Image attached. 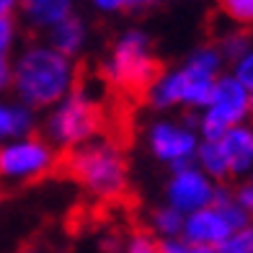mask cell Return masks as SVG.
<instances>
[{"label":"cell","mask_w":253,"mask_h":253,"mask_svg":"<svg viewBox=\"0 0 253 253\" xmlns=\"http://www.w3.org/2000/svg\"><path fill=\"white\" fill-rule=\"evenodd\" d=\"M44 42L60 54L70 57V60H78V54L83 52L85 44H88V24L75 13L70 18H65L62 24H57L54 29H49L44 34Z\"/></svg>","instance_id":"5bb4252c"},{"label":"cell","mask_w":253,"mask_h":253,"mask_svg":"<svg viewBox=\"0 0 253 253\" xmlns=\"http://www.w3.org/2000/svg\"><path fill=\"white\" fill-rule=\"evenodd\" d=\"M147 103L155 111H170V109H183V98H186V73L183 67H170V70H163L155 83L147 88L145 93Z\"/></svg>","instance_id":"7c38bea8"},{"label":"cell","mask_w":253,"mask_h":253,"mask_svg":"<svg viewBox=\"0 0 253 253\" xmlns=\"http://www.w3.org/2000/svg\"><path fill=\"white\" fill-rule=\"evenodd\" d=\"M124 243H126V238H122V235H106L101 240V251L103 253H124Z\"/></svg>","instance_id":"83f0119b"},{"label":"cell","mask_w":253,"mask_h":253,"mask_svg":"<svg viewBox=\"0 0 253 253\" xmlns=\"http://www.w3.org/2000/svg\"><path fill=\"white\" fill-rule=\"evenodd\" d=\"M145 142L150 155L163 163L168 170H176L194 163V155H197L199 147V134L186 126L181 119H155L150 122L145 132Z\"/></svg>","instance_id":"52a82bcc"},{"label":"cell","mask_w":253,"mask_h":253,"mask_svg":"<svg viewBox=\"0 0 253 253\" xmlns=\"http://www.w3.org/2000/svg\"><path fill=\"white\" fill-rule=\"evenodd\" d=\"M18 253H44L42 248H34V246H26V248H21Z\"/></svg>","instance_id":"4dcf8cb0"},{"label":"cell","mask_w":253,"mask_h":253,"mask_svg":"<svg viewBox=\"0 0 253 253\" xmlns=\"http://www.w3.org/2000/svg\"><path fill=\"white\" fill-rule=\"evenodd\" d=\"M16 44H18L16 16H0V54H13Z\"/></svg>","instance_id":"7402d4cb"},{"label":"cell","mask_w":253,"mask_h":253,"mask_svg":"<svg viewBox=\"0 0 253 253\" xmlns=\"http://www.w3.org/2000/svg\"><path fill=\"white\" fill-rule=\"evenodd\" d=\"M39 111L21 101L0 98V145L18 137H29L39 132Z\"/></svg>","instance_id":"4fadbf2b"},{"label":"cell","mask_w":253,"mask_h":253,"mask_svg":"<svg viewBox=\"0 0 253 253\" xmlns=\"http://www.w3.org/2000/svg\"><path fill=\"white\" fill-rule=\"evenodd\" d=\"M78 83V65L70 57L52 49L47 42H31L13 57V90L16 101L34 111H49Z\"/></svg>","instance_id":"6da1fadb"},{"label":"cell","mask_w":253,"mask_h":253,"mask_svg":"<svg viewBox=\"0 0 253 253\" xmlns=\"http://www.w3.org/2000/svg\"><path fill=\"white\" fill-rule=\"evenodd\" d=\"M183 220H186V214H181L170 204H160V207H155V210L150 212V227H147V230H150L158 240L181 238Z\"/></svg>","instance_id":"2e32d148"},{"label":"cell","mask_w":253,"mask_h":253,"mask_svg":"<svg viewBox=\"0 0 253 253\" xmlns=\"http://www.w3.org/2000/svg\"><path fill=\"white\" fill-rule=\"evenodd\" d=\"M21 0H0V16H16Z\"/></svg>","instance_id":"f546056e"},{"label":"cell","mask_w":253,"mask_h":253,"mask_svg":"<svg viewBox=\"0 0 253 253\" xmlns=\"http://www.w3.org/2000/svg\"><path fill=\"white\" fill-rule=\"evenodd\" d=\"M124 253H160L158 251V238L147 227H137L126 235Z\"/></svg>","instance_id":"44dd1931"},{"label":"cell","mask_w":253,"mask_h":253,"mask_svg":"<svg viewBox=\"0 0 253 253\" xmlns=\"http://www.w3.org/2000/svg\"><path fill=\"white\" fill-rule=\"evenodd\" d=\"M222 150L225 158L230 163V173L233 178L243 181L253 176V124H238V126H230V129L222 134Z\"/></svg>","instance_id":"30bf717a"},{"label":"cell","mask_w":253,"mask_h":253,"mask_svg":"<svg viewBox=\"0 0 253 253\" xmlns=\"http://www.w3.org/2000/svg\"><path fill=\"white\" fill-rule=\"evenodd\" d=\"M60 166V150L44 137L29 134L0 145V181L5 183H31Z\"/></svg>","instance_id":"5b68a950"},{"label":"cell","mask_w":253,"mask_h":253,"mask_svg":"<svg viewBox=\"0 0 253 253\" xmlns=\"http://www.w3.org/2000/svg\"><path fill=\"white\" fill-rule=\"evenodd\" d=\"M163 73L155 57L150 34L142 29H124L114 39L106 60L101 65V75L109 85L124 93H147L155 78Z\"/></svg>","instance_id":"3957f363"},{"label":"cell","mask_w":253,"mask_h":253,"mask_svg":"<svg viewBox=\"0 0 253 253\" xmlns=\"http://www.w3.org/2000/svg\"><path fill=\"white\" fill-rule=\"evenodd\" d=\"M230 75H233L240 85H246L248 90H253V47L243 54V57H238V60L230 65Z\"/></svg>","instance_id":"603a6c76"},{"label":"cell","mask_w":253,"mask_h":253,"mask_svg":"<svg viewBox=\"0 0 253 253\" xmlns=\"http://www.w3.org/2000/svg\"><path fill=\"white\" fill-rule=\"evenodd\" d=\"M194 166H197L204 176H210L214 183H230L233 173H230V163L225 158V150L220 140H202L194 155Z\"/></svg>","instance_id":"9a60e30c"},{"label":"cell","mask_w":253,"mask_h":253,"mask_svg":"<svg viewBox=\"0 0 253 253\" xmlns=\"http://www.w3.org/2000/svg\"><path fill=\"white\" fill-rule=\"evenodd\" d=\"M251 181H253V176H251Z\"/></svg>","instance_id":"d6a6232c"},{"label":"cell","mask_w":253,"mask_h":253,"mask_svg":"<svg viewBox=\"0 0 253 253\" xmlns=\"http://www.w3.org/2000/svg\"><path fill=\"white\" fill-rule=\"evenodd\" d=\"M158 251L160 253H220L217 248H207V246H191L183 238H166L158 240Z\"/></svg>","instance_id":"cb8c5ba5"},{"label":"cell","mask_w":253,"mask_h":253,"mask_svg":"<svg viewBox=\"0 0 253 253\" xmlns=\"http://www.w3.org/2000/svg\"><path fill=\"white\" fill-rule=\"evenodd\" d=\"M217 10L235 29L253 26V0H217Z\"/></svg>","instance_id":"d6986e66"},{"label":"cell","mask_w":253,"mask_h":253,"mask_svg":"<svg viewBox=\"0 0 253 253\" xmlns=\"http://www.w3.org/2000/svg\"><path fill=\"white\" fill-rule=\"evenodd\" d=\"M18 13L29 29L47 34L57 24H62L65 18L75 16L78 8L75 0H21Z\"/></svg>","instance_id":"8fae6325"},{"label":"cell","mask_w":253,"mask_h":253,"mask_svg":"<svg viewBox=\"0 0 253 253\" xmlns=\"http://www.w3.org/2000/svg\"><path fill=\"white\" fill-rule=\"evenodd\" d=\"M163 0H129V13H147V10L158 8Z\"/></svg>","instance_id":"f1b7e54d"},{"label":"cell","mask_w":253,"mask_h":253,"mask_svg":"<svg viewBox=\"0 0 253 253\" xmlns=\"http://www.w3.org/2000/svg\"><path fill=\"white\" fill-rule=\"evenodd\" d=\"M13 85V54H0V93Z\"/></svg>","instance_id":"4316f807"},{"label":"cell","mask_w":253,"mask_h":253,"mask_svg":"<svg viewBox=\"0 0 253 253\" xmlns=\"http://www.w3.org/2000/svg\"><path fill=\"white\" fill-rule=\"evenodd\" d=\"M248 98H251V119H253V90H248Z\"/></svg>","instance_id":"1f68e13d"},{"label":"cell","mask_w":253,"mask_h":253,"mask_svg":"<svg viewBox=\"0 0 253 253\" xmlns=\"http://www.w3.org/2000/svg\"><path fill=\"white\" fill-rule=\"evenodd\" d=\"M65 170L98 202L122 199L129 191V163L122 147L101 137L65 153Z\"/></svg>","instance_id":"7a4b0ae2"},{"label":"cell","mask_w":253,"mask_h":253,"mask_svg":"<svg viewBox=\"0 0 253 253\" xmlns=\"http://www.w3.org/2000/svg\"><path fill=\"white\" fill-rule=\"evenodd\" d=\"M246 122H251L248 88L240 85L230 73H222L214 80L212 98L207 103V109L199 111V122H197L199 140H222V134L230 126H238Z\"/></svg>","instance_id":"8992f818"},{"label":"cell","mask_w":253,"mask_h":253,"mask_svg":"<svg viewBox=\"0 0 253 253\" xmlns=\"http://www.w3.org/2000/svg\"><path fill=\"white\" fill-rule=\"evenodd\" d=\"M217 49H220V54H222V60L227 62V65H233L238 57H243L253 44H251V37L243 31V29H230V31H225L220 39H217V44H214Z\"/></svg>","instance_id":"ac0fdd59"},{"label":"cell","mask_w":253,"mask_h":253,"mask_svg":"<svg viewBox=\"0 0 253 253\" xmlns=\"http://www.w3.org/2000/svg\"><path fill=\"white\" fill-rule=\"evenodd\" d=\"M233 233L230 225L225 222V217L220 214L217 207H204V210H197L186 214L183 220V233L181 238L191 246H207V248H217L222 240Z\"/></svg>","instance_id":"9c48e42d"},{"label":"cell","mask_w":253,"mask_h":253,"mask_svg":"<svg viewBox=\"0 0 253 253\" xmlns=\"http://www.w3.org/2000/svg\"><path fill=\"white\" fill-rule=\"evenodd\" d=\"M101 124L103 119L98 101L88 90L75 88L60 103H54L49 111H44L39 129L44 140L52 142L60 153H70L75 147L96 140Z\"/></svg>","instance_id":"277c9868"},{"label":"cell","mask_w":253,"mask_h":253,"mask_svg":"<svg viewBox=\"0 0 253 253\" xmlns=\"http://www.w3.org/2000/svg\"><path fill=\"white\" fill-rule=\"evenodd\" d=\"M183 65H189L191 70H197L202 75H210V78H220L225 73V60L220 49L214 47V44H202V47L194 49L186 60H183Z\"/></svg>","instance_id":"e0dca14e"},{"label":"cell","mask_w":253,"mask_h":253,"mask_svg":"<svg viewBox=\"0 0 253 253\" xmlns=\"http://www.w3.org/2000/svg\"><path fill=\"white\" fill-rule=\"evenodd\" d=\"M233 197H235V202L253 217V181H251V178H243V181L235 183V186H233Z\"/></svg>","instance_id":"484cf974"},{"label":"cell","mask_w":253,"mask_h":253,"mask_svg":"<svg viewBox=\"0 0 253 253\" xmlns=\"http://www.w3.org/2000/svg\"><path fill=\"white\" fill-rule=\"evenodd\" d=\"M90 8L101 16H122L129 13V0H88Z\"/></svg>","instance_id":"d4e9b609"},{"label":"cell","mask_w":253,"mask_h":253,"mask_svg":"<svg viewBox=\"0 0 253 253\" xmlns=\"http://www.w3.org/2000/svg\"><path fill=\"white\" fill-rule=\"evenodd\" d=\"M214 189H217V183L210 176H204L194 163H189V166L176 168L168 173L166 204H170L181 214H191V212L204 210V207L212 204Z\"/></svg>","instance_id":"ba28073f"},{"label":"cell","mask_w":253,"mask_h":253,"mask_svg":"<svg viewBox=\"0 0 253 253\" xmlns=\"http://www.w3.org/2000/svg\"><path fill=\"white\" fill-rule=\"evenodd\" d=\"M220 253H253V225L233 230L220 246H217Z\"/></svg>","instance_id":"ffe728a7"}]
</instances>
